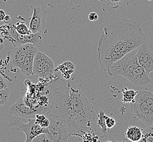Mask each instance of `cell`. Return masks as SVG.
Returning <instances> with one entry per match:
<instances>
[{"instance_id":"6da1fadb","label":"cell","mask_w":153,"mask_h":142,"mask_svg":"<svg viewBox=\"0 0 153 142\" xmlns=\"http://www.w3.org/2000/svg\"><path fill=\"white\" fill-rule=\"evenodd\" d=\"M50 91L52 99L51 111H53L51 113L64 120L71 136L85 133L91 128L95 120L94 107L80 88L58 78L54 81Z\"/></svg>"},{"instance_id":"7a4b0ae2","label":"cell","mask_w":153,"mask_h":142,"mask_svg":"<svg viewBox=\"0 0 153 142\" xmlns=\"http://www.w3.org/2000/svg\"><path fill=\"white\" fill-rule=\"evenodd\" d=\"M147 36L140 24L129 19L113 22L103 28L98 42V61L105 72L113 64L146 42Z\"/></svg>"},{"instance_id":"3957f363","label":"cell","mask_w":153,"mask_h":142,"mask_svg":"<svg viewBox=\"0 0 153 142\" xmlns=\"http://www.w3.org/2000/svg\"><path fill=\"white\" fill-rule=\"evenodd\" d=\"M137 49L113 64L108 70L107 73L111 76H123L137 87L144 86L151 83L149 74L138 62L136 56Z\"/></svg>"},{"instance_id":"277c9868","label":"cell","mask_w":153,"mask_h":142,"mask_svg":"<svg viewBox=\"0 0 153 142\" xmlns=\"http://www.w3.org/2000/svg\"><path fill=\"white\" fill-rule=\"evenodd\" d=\"M130 109L135 121L142 129L153 125V93L147 90L139 91Z\"/></svg>"},{"instance_id":"5b68a950","label":"cell","mask_w":153,"mask_h":142,"mask_svg":"<svg viewBox=\"0 0 153 142\" xmlns=\"http://www.w3.org/2000/svg\"><path fill=\"white\" fill-rule=\"evenodd\" d=\"M38 52L37 48L32 44H26L16 47L13 53V65L20 68L22 73L25 75H33L34 60Z\"/></svg>"},{"instance_id":"8992f818","label":"cell","mask_w":153,"mask_h":142,"mask_svg":"<svg viewBox=\"0 0 153 142\" xmlns=\"http://www.w3.org/2000/svg\"><path fill=\"white\" fill-rule=\"evenodd\" d=\"M44 114L50 121V125L46 129L47 133L45 134L48 138L52 142H68V138L71 136V133L64 120L51 112Z\"/></svg>"},{"instance_id":"52a82bcc","label":"cell","mask_w":153,"mask_h":142,"mask_svg":"<svg viewBox=\"0 0 153 142\" xmlns=\"http://www.w3.org/2000/svg\"><path fill=\"white\" fill-rule=\"evenodd\" d=\"M55 67L52 59L45 54L38 52L34 58L33 73L40 79L55 81L58 77L55 75Z\"/></svg>"},{"instance_id":"ba28073f","label":"cell","mask_w":153,"mask_h":142,"mask_svg":"<svg viewBox=\"0 0 153 142\" xmlns=\"http://www.w3.org/2000/svg\"><path fill=\"white\" fill-rule=\"evenodd\" d=\"M28 123L25 124L19 117L12 118L8 126L14 130H18L24 132L26 135V140L24 142H32L36 137L41 134H46L47 129H44L36 123L35 119L28 120Z\"/></svg>"},{"instance_id":"9c48e42d","label":"cell","mask_w":153,"mask_h":142,"mask_svg":"<svg viewBox=\"0 0 153 142\" xmlns=\"http://www.w3.org/2000/svg\"><path fill=\"white\" fill-rule=\"evenodd\" d=\"M10 34L12 38L13 44L16 46H20L26 44H32L34 46L38 48L40 46L43 42V38L41 32L22 36L19 34L15 29V25L13 28H10Z\"/></svg>"},{"instance_id":"30bf717a","label":"cell","mask_w":153,"mask_h":142,"mask_svg":"<svg viewBox=\"0 0 153 142\" xmlns=\"http://www.w3.org/2000/svg\"><path fill=\"white\" fill-rule=\"evenodd\" d=\"M47 12L40 7H34L29 28L32 34L41 32L47 25Z\"/></svg>"},{"instance_id":"8fae6325","label":"cell","mask_w":153,"mask_h":142,"mask_svg":"<svg viewBox=\"0 0 153 142\" xmlns=\"http://www.w3.org/2000/svg\"><path fill=\"white\" fill-rule=\"evenodd\" d=\"M10 114L13 115L16 117H24L31 119H35L36 112L30 105H28L24 97L19 99L9 109Z\"/></svg>"},{"instance_id":"7c38bea8","label":"cell","mask_w":153,"mask_h":142,"mask_svg":"<svg viewBox=\"0 0 153 142\" xmlns=\"http://www.w3.org/2000/svg\"><path fill=\"white\" fill-rule=\"evenodd\" d=\"M136 56L140 65L144 68L147 74L153 72V52L146 42L137 49Z\"/></svg>"},{"instance_id":"4fadbf2b","label":"cell","mask_w":153,"mask_h":142,"mask_svg":"<svg viewBox=\"0 0 153 142\" xmlns=\"http://www.w3.org/2000/svg\"><path fill=\"white\" fill-rule=\"evenodd\" d=\"M125 137L130 142H140L143 137V129L136 126H130L126 130Z\"/></svg>"},{"instance_id":"5bb4252c","label":"cell","mask_w":153,"mask_h":142,"mask_svg":"<svg viewBox=\"0 0 153 142\" xmlns=\"http://www.w3.org/2000/svg\"><path fill=\"white\" fill-rule=\"evenodd\" d=\"M58 70L61 71L62 77L66 80H68L71 77V75L75 72V67L73 62L71 61H65L58 65Z\"/></svg>"},{"instance_id":"9a60e30c","label":"cell","mask_w":153,"mask_h":142,"mask_svg":"<svg viewBox=\"0 0 153 142\" xmlns=\"http://www.w3.org/2000/svg\"><path fill=\"white\" fill-rule=\"evenodd\" d=\"M122 101L123 103H131L135 101V98L137 95L138 91H135L134 90L128 89L125 87L122 91Z\"/></svg>"},{"instance_id":"2e32d148","label":"cell","mask_w":153,"mask_h":142,"mask_svg":"<svg viewBox=\"0 0 153 142\" xmlns=\"http://www.w3.org/2000/svg\"><path fill=\"white\" fill-rule=\"evenodd\" d=\"M105 111L100 110L98 114V120L97 121V126L99 127L101 129V131L103 134H107L108 133V129L106 125V120L107 115L105 114Z\"/></svg>"},{"instance_id":"e0dca14e","label":"cell","mask_w":153,"mask_h":142,"mask_svg":"<svg viewBox=\"0 0 153 142\" xmlns=\"http://www.w3.org/2000/svg\"><path fill=\"white\" fill-rule=\"evenodd\" d=\"M36 123L44 129H47L50 125V121L45 114H37L35 117Z\"/></svg>"},{"instance_id":"ac0fdd59","label":"cell","mask_w":153,"mask_h":142,"mask_svg":"<svg viewBox=\"0 0 153 142\" xmlns=\"http://www.w3.org/2000/svg\"><path fill=\"white\" fill-rule=\"evenodd\" d=\"M141 142H153V125L143 129Z\"/></svg>"},{"instance_id":"d6986e66","label":"cell","mask_w":153,"mask_h":142,"mask_svg":"<svg viewBox=\"0 0 153 142\" xmlns=\"http://www.w3.org/2000/svg\"><path fill=\"white\" fill-rule=\"evenodd\" d=\"M15 29L19 34L22 36L27 35L32 33L25 22H17L15 25Z\"/></svg>"},{"instance_id":"ffe728a7","label":"cell","mask_w":153,"mask_h":142,"mask_svg":"<svg viewBox=\"0 0 153 142\" xmlns=\"http://www.w3.org/2000/svg\"><path fill=\"white\" fill-rule=\"evenodd\" d=\"M9 96V89L0 90V107L6 105Z\"/></svg>"},{"instance_id":"44dd1931","label":"cell","mask_w":153,"mask_h":142,"mask_svg":"<svg viewBox=\"0 0 153 142\" xmlns=\"http://www.w3.org/2000/svg\"><path fill=\"white\" fill-rule=\"evenodd\" d=\"M32 142H52L45 134H41L33 140Z\"/></svg>"},{"instance_id":"7402d4cb","label":"cell","mask_w":153,"mask_h":142,"mask_svg":"<svg viewBox=\"0 0 153 142\" xmlns=\"http://www.w3.org/2000/svg\"><path fill=\"white\" fill-rule=\"evenodd\" d=\"M116 123V122L114 118L109 117L108 116H107L106 120V125L107 128L108 130L111 129L113 128V127L115 126Z\"/></svg>"},{"instance_id":"603a6c76","label":"cell","mask_w":153,"mask_h":142,"mask_svg":"<svg viewBox=\"0 0 153 142\" xmlns=\"http://www.w3.org/2000/svg\"><path fill=\"white\" fill-rule=\"evenodd\" d=\"M9 89L7 84L4 78L0 74V90H4Z\"/></svg>"},{"instance_id":"cb8c5ba5","label":"cell","mask_w":153,"mask_h":142,"mask_svg":"<svg viewBox=\"0 0 153 142\" xmlns=\"http://www.w3.org/2000/svg\"><path fill=\"white\" fill-rule=\"evenodd\" d=\"M99 16L98 14L95 12H91L88 16V19L91 22H96L98 20Z\"/></svg>"},{"instance_id":"d4e9b609","label":"cell","mask_w":153,"mask_h":142,"mask_svg":"<svg viewBox=\"0 0 153 142\" xmlns=\"http://www.w3.org/2000/svg\"><path fill=\"white\" fill-rule=\"evenodd\" d=\"M6 16V15L4 11L2 9H0V22H3Z\"/></svg>"},{"instance_id":"484cf974","label":"cell","mask_w":153,"mask_h":142,"mask_svg":"<svg viewBox=\"0 0 153 142\" xmlns=\"http://www.w3.org/2000/svg\"><path fill=\"white\" fill-rule=\"evenodd\" d=\"M3 22L6 24H9L10 22H11V18H10V16L9 15H6L5 18H4V20H3Z\"/></svg>"},{"instance_id":"4316f807","label":"cell","mask_w":153,"mask_h":142,"mask_svg":"<svg viewBox=\"0 0 153 142\" xmlns=\"http://www.w3.org/2000/svg\"><path fill=\"white\" fill-rule=\"evenodd\" d=\"M110 1L111 2L114 3V4H116V3L120 4V3H121V2L122 1V0H110Z\"/></svg>"},{"instance_id":"83f0119b","label":"cell","mask_w":153,"mask_h":142,"mask_svg":"<svg viewBox=\"0 0 153 142\" xmlns=\"http://www.w3.org/2000/svg\"><path fill=\"white\" fill-rule=\"evenodd\" d=\"M117 142H130L129 141H128V139H126V138H124L122 142H118V141H116Z\"/></svg>"},{"instance_id":"f1b7e54d","label":"cell","mask_w":153,"mask_h":142,"mask_svg":"<svg viewBox=\"0 0 153 142\" xmlns=\"http://www.w3.org/2000/svg\"><path fill=\"white\" fill-rule=\"evenodd\" d=\"M3 43V39L2 37H0V45Z\"/></svg>"},{"instance_id":"f546056e","label":"cell","mask_w":153,"mask_h":142,"mask_svg":"<svg viewBox=\"0 0 153 142\" xmlns=\"http://www.w3.org/2000/svg\"><path fill=\"white\" fill-rule=\"evenodd\" d=\"M113 142V141H107V142Z\"/></svg>"},{"instance_id":"4dcf8cb0","label":"cell","mask_w":153,"mask_h":142,"mask_svg":"<svg viewBox=\"0 0 153 142\" xmlns=\"http://www.w3.org/2000/svg\"></svg>"},{"instance_id":"1f68e13d","label":"cell","mask_w":153,"mask_h":142,"mask_svg":"<svg viewBox=\"0 0 153 142\" xmlns=\"http://www.w3.org/2000/svg\"><path fill=\"white\" fill-rule=\"evenodd\" d=\"M122 1H123V0H122Z\"/></svg>"}]
</instances>
